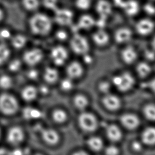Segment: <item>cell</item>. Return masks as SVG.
Here are the masks:
<instances>
[{
  "mask_svg": "<svg viewBox=\"0 0 155 155\" xmlns=\"http://www.w3.org/2000/svg\"><path fill=\"white\" fill-rule=\"evenodd\" d=\"M102 101L105 107L111 111L116 110L121 106L120 99L115 95L106 94Z\"/></svg>",
  "mask_w": 155,
  "mask_h": 155,
  "instance_id": "obj_17",
  "label": "cell"
},
{
  "mask_svg": "<svg viewBox=\"0 0 155 155\" xmlns=\"http://www.w3.org/2000/svg\"><path fill=\"white\" fill-rule=\"evenodd\" d=\"M40 92L43 94H47L48 92V89L47 87H46V86H41L40 87Z\"/></svg>",
  "mask_w": 155,
  "mask_h": 155,
  "instance_id": "obj_48",
  "label": "cell"
},
{
  "mask_svg": "<svg viewBox=\"0 0 155 155\" xmlns=\"http://www.w3.org/2000/svg\"><path fill=\"white\" fill-rule=\"evenodd\" d=\"M19 104L12 95L4 93L0 95V111L6 115L15 114L18 110Z\"/></svg>",
  "mask_w": 155,
  "mask_h": 155,
  "instance_id": "obj_2",
  "label": "cell"
},
{
  "mask_svg": "<svg viewBox=\"0 0 155 155\" xmlns=\"http://www.w3.org/2000/svg\"><path fill=\"white\" fill-rule=\"evenodd\" d=\"M21 66V61L18 59H15L11 61L9 64V69L11 71L15 72L20 69Z\"/></svg>",
  "mask_w": 155,
  "mask_h": 155,
  "instance_id": "obj_37",
  "label": "cell"
},
{
  "mask_svg": "<svg viewBox=\"0 0 155 155\" xmlns=\"http://www.w3.org/2000/svg\"><path fill=\"white\" fill-rule=\"evenodd\" d=\"M147 86L155 94V78L151 80L146 84Z\"/></svg>",
  "mask_w": 155,
  "mask_h": 155,
  "instance_id": "obj_46",
  "label": "cell"
},
{
  "mask_svg": "<svg viewBox=\"0 0 155 155\" xmlns=\"http://www.w3.org/2000/svg\"><path fill=\"white\" fill-rule=\"evenodd\" d=\"M74 87V83L72 82V79L69 78L63 79L61 83V87L62 90L68 92L71 90Z\"/></svg>",
  "mask_w": 155,
  "mask_h": 155,
  "instance_id": "obj_35",
  "label": "cell"
},
{
  "mask_svg": "<svg viewBox=\"0 0 155 155\" xmlns=\"http://www.w3.org/2000/svg\"><path fill=\"white\" fill-rule=\"evenodd\" d=\"M56 36H57V38L59 40H61V41L66 40L67 37V34L62 30H60L57 32Z\"/></svg>",
  "mask_w": 155,
  "mask_h": 155,
  "instance_id": "obj_42",
  "label": "cell"
},
{
  "mask_svg": "<svg viewBox=\"0 0 155 155\" xmlns=\"http://www.w3.org/2000/svg\"><path fill=\"white\" fill-rule=\"evenodd\" d=\"M43 3L46 8L52 10L57 8V0H43Z\"/></svg>",
  "mask_w": 155,
  "mask_h": 155,
  "instance_id": "obj_38",
  "label": "cell"
},
{
  "mask_svg": "<svg viewBox=\"0 0 155 155\" xmlns=\"http://www.w3.org/2000/svg\"><path fill=\"white\" fill-rule=\"evenodd\" d=\"M136 70L139 76L141 78L146 77L151 71L150 65L145 62L139 63L136 66Z\"/></svg>",
  "mask_w": 155,
  "mask_h": 155,
  "instance_id": "obj_28",
  "label": "cell"
},
{
  "mask_svg": "<svg viewBox=\"0 0 155 155\" xmlns=\"http://www.w3.org/2000/svg\"><path fill=\"white\" fill-rule=\"evenodd\" d=\"M67 56V51L63 47H55L50 52V57L53 63L59 66L63 65L65 63Z\"/></svg>",
  "mask_w": 155,
  "mask_h": 155,
  "instance_id": "obj_8",
  "label": "cell"
},
{
  "mask_svg": "<svg viewBox=\"0 0 155 155\" xmlns=\"http://www.w3.org/2000/svg\"><path fill=\"white\" fill-rule=\"evenodd\" d=\"M151 45H152L153 50L155 51V35L153 38L152 41H151Z\"/></svg>",
  "mask_w": 155,
  "mask_h": 155,
  "instance_id": "obj_49",
  "label": "cell"
},
{
  "mask_svg": "<svg viewBox=\"0 0 155 155\" xmlns=\"http://www.w3.org/2000/svg\"><path fill=\"white\" fill-rule=\"evenodd\" d=\"M3 16H4L3 12V11L0 9V21L2 20V19H3Z\"/></svg>",
  "mask_w": 155,
  "mask_h": 155,
  "instance_id": "obj_50",
  "label": "cell"
},
{
  "mask_svg": "<svg viewBox=\"0 0 155 155\" xmlns=\"http://www.w3.org/2000/svg\"><path fill=\"white\" fill-rule=\"evenodd\" d=\"M155 29V22L149 17H144L138 20L134 25L136 34L141 36H149Z\"/></svg>",
  "mask_w": 155,
  "mask_h": 155,
  "instance_id": "obj_4",
  "label": "cell"
},
{
  "mask_svg": "<svg viewBox=\"0 0 155 155\" xmlns=\"http://www.w3.org/2000/svg\"><path fill=\"white\" fill-rule=\"evenodd\" d=\"M32 32L38 36H44L50 31L52 22L47 16L43 14H37L32 17L29 22Z\"/></svg>",
  "mask_w": 155,
  "mask_h": 155,
  "instance_id": "obj_1",
  "label": "cell"
},
{
  "mask_svg": "<svg viewBox=\"0 0 155 155\" xmlns=\"http://www.w3.org/2000/svg\"><path fill=\"white\" fill-rule=\"evenodd\" d=\"M25 138L23 130L19 127H13L9 129L7 134V140L9 143L18 145L22 142Z\"/></svg>",
  "mask_w": 155,
  "mask_h": 155,
  "instance_id": "obj_11",
  "label": "cell"
},
{
  "mask_svg": "<svg viewBox=\"0 0 155 155\" xmlns=\"http://www.w3.org/2000/svg\"><path fill=\"white\" fill-rule=\"evenodd\" d=\"M5 153H6V150L4 149H1L0 148V155L5 154Z\"/></svg>",
  "mask_w": 155,
  "mask_h": 155,
  "instance_id": "obj_51",
  "label": "cell"
},
{
  "mask_svg": "<svg viewBox=\"0 0 155 155\" xmlns=\"http://www.w3.org/2000/svg\"><path fill=\"white\" fill-rule=\"evenodd\" d=\"M111 84L108 82H102L99 85V90L101 91V92L105 93L106 94L109 93V92L111 90Z\"/></svg>",
  "mask_w": 155,
  "mask_h": 155,
  "instance_id": "obj_40",
  "label": "cell"
},
{
  "mask_svg": "<svg viewBox=\"0 0 155 155\" xmlns=\"http://www.w3.org/2000/svg\"><path fill=\"white\" fill-rule=\"evenodd\" d=\"M0 136H1V131H0Z\"/></svg>",
  "mask_w": 155,
  "mask_h": 155,
  "instance_id": "obj_53",
  "label": "cell"
},
{
  "mask_svg": "<svg viewBox=\"0 0 155 155\" xmlns=\"http://www.w3.org/2000/svg\"><path fill=\"white\" fill-rule=\"evenodd\" d=\"M27 42V39L25 37L22 35H17L15 37H12L11 38V43L13 46L15 48L21 49L25 46Z\"/></svg>",
  "mask_w": 155,
  "mask_h": 155,
  "instance_id": "obj_30",
  "label": "cell"
},
{
  "mask_svg": "<svg viewBox=\"0 0 155 155\" xmlns=\"http://www.w3.org/2000/svg\"><path fill=\"white\" fill-rule=\"evenodd\" d=\"M10 51L8 47L4 44H0V65L3 64L8 61Z\"/></svg>",
  "mask_w": 155,
  "mask_h": 155,
  "instance_id": "obj_32",
  "label": "cell"
},
{
  "mask_svg": "<svg viewBox=\"0 0 155 155\" xmlns=\"http://www.w3.org/2000/svg\"><path fill=\"white\" fill-rule=\"evenodd\" d=\"M75 154H79V155H86L87 153H85V152H84L83 151H79V152H78V153H75Z\"/></svg>",
  "mask_w": 155,
  "mask_h": 155,
  "instance_id": "obj_52",
  "label": "cell"
},
{
  "mask_svg": "<svg viewBox=\"0 0 155 155\" xmlns=\"http://www.w3.org/2000/svg\"><path fill=\"white\" fill-rule=\"evenodd\" d=\"M27 76L31 80H35L38 77V71L35 69H31L28 72Z\"/></svg>",
  "mask_w": 155,
  "mask_h": 155,
  "instance_id": "obj_43",
  "label": "cell"
},
{
  "mask_svg": "<svg viewBox=\"0 0 155 155\" xmlns=\"http://www.w3.org/2000/svg\"><path fill=\"white\" fill-rule=\"evenodd\" d=\"M70 46L72 50L78 54H86L89 49L88 40L84 36L77 33L72 38Z\"/></svg>",
  "mask_w": 155,
  "mask_h": 155,
  "instance_id": "obj_6",
  "label": "cell"
},
{
  "mask_svg": "<svg viewBox=\"0 0 155 155\" xmlns=\"http://www.w3.org/2000/svg\"><path fill=\"white\" fill-rule=\"evenodd\" d=\"M74 15L71 11L66 8H57L55 10V19L61 25L71 24Z\"/></svg>",
  "mask_w": 155,
  "mask_h": 155,
  "instance_id": "obj_10",
  "label": "cell"
},
{
  "mask_svg": "<svg viewBox=\"0 0 155 155\" xmlns=\"http://www.w3.org/2000/svg\"><path fill=\"white\" fill-rule=\"evenodd\" d=\"M12 38L11 32L7 29H3L0 30V40L6 41Z\"/></svg>",
  "mask_w": 155,
  "mask_h": 155,
  "instance_id": "obj_39",
  "label": "cell"
},
{
  "mask_svg": "<svg viewBox=\"0 0 155 155\" xmlns=\"http://www.w3.org/2000/svg\"><path fill=\"white\" fill-rule=\"evenodd\" d=\"M121 8L126 15L130 17L136 16L141 10L140 5L136 0L124 1Z\"/></svg>",
  "mask_w": 155,
  "mask_h": 155,
  "instance_id": "obj_13",
  "label": "cell"
},
{
  "mask_svg": "<svg viewBox=\"0 0 155 155\" xmlns=\"http://www.w3.org/2000/svg\"><path fill=\"white\" fill-rule=\"evenodd\" d=\"M132 147L135 151H140L142 149L141 143L139 141H134L132 143Z\"/></svg>",
  "mask_w": 155,
  "mask_h": 155,
  "instance_id": "obj_45",
  "label": "cell"
},
{
  "mask_svg": "<svg viewBox=\"0 0 155 155\" xmlns=\"http://www.w3.org/2000/svg\"><path fill=\"white\" fill-rule=\"evenodd\" d=\"M74 104L77 109L82 110L86 109L88 106V100L84 95H76L74 98Z\"/></svg>",
  "mask_w": 155,
  "mask_h": 155,
  "instance_id": "obj_27",
  "label": "cell"
},
{
  "mask_svg": "<svg viewBox=\"0 0 155 155\" xmlns=\"http://www.w3.org/2000/svg\"><path fill=\"white\" fill-rule=\"evenodd\" d=\"M84 62L87 64H90L92 62V58L90 56V55L87 54V53L86 54H84Z\"/></svg>",
  "mask_w": 155,
  "mask_h": 155,
  "instance_id": "obj_47",
  "label": "cell"
},
{
  "mask_svg": "<svg viewBox=\"0 0 155 155\" xmlns=\"http://www.w3.org/2000/svg\"><path fill=\"white\" fill-rule=\"evenodd\" d=\"M23 4L26 8L29 10H35L39 5L38 0H23Z\"/></svg>",
  "mask_w": 155,
  "mask_h": 155,
  "instance_id": "obj_36",
  "label": "cell"
},
{
  "mask_svg": "<svg viewBox=\"0 0 155 155\" xmlns=\"http://www.w3.org/2000/svg\"><path fill=\"white\" fill-rule=\"evenodd\" d=\"M95 8L100 19L106 20L113 12V4L108 0H98L96 4Z\"/></svg>",
  "mask_w": 155,
  "mask_h": 155,
  "instance_id": "obj_7",
  "label": "cell"
},
{
  "mask_svg": "<svg viewBox=\"0 0 155 155\" xmlns=\"http://www.w3.org/2000/svg\"><path fill=\"white\" fill-rule=\"evenodd\" d=\"M68 78L71 79H76L79 78L83 73V68L81 65L77 61H73L70 63L67 68Z\"/></svg>",
  "mask_w": 155,
  "mask_h": 155,
  "instance_id": "obj_18",
  "label": "cell"
},
{
  "mask_svg": "<svg viewBox=\"0 0 155 155\" xmlns=\"http://www.w3.org/2000/svg\"><path fill=\"white\" fill-rule=\"evenodd\" d=\"M106 133L108 138L113 142L120 140L122 137V134L120 129L114 124L107 126L106 129Z\"/></svg>",
  "mask_w": 155,
  "mask_h": 155,
  "instance_id": "obj_20",
  "label": "cell"
},
{
  "mask_svg": "<svg viewBox=\"0 0 155 155\" xmlns=\"http://www.w3.org/2000/svg\"><path fill=\"white\" fill-rule=\"evenodd\" d=\"M91 0H76V5L81 10H87L91 5Z\"/></svg>",
  "mask_w": 155,
  "mask_h": 155,
  "instance_id": "obj_34",
  "label": "cell"
},
{
  "mask_svg": "<svg viewBox=\"0 0 155 155\" xmlns=\"http://www.w3.org/2000/svg\"><path fill=\"white\" fill-rule=\"evenodd\" d=\"M143 114L145 117L150 121H155V105L149 104L143 108Z\"/></svg>",
  "mask_w": 155,
  "mask_h": 155,
  "instance_id": "obj_31",
  "label": "cell"
},
{
  "mask_svg": "<svg viewBox=\"0 0 155 155\" xmlns=\"http://www.w3.org/2000/svg\"><path fill=\"white\" fill-rule=\"evenodd\" d=\"M146 57L148 59L153 61L155 59V52L153 51H148L146 52Z\"/></svg>",
  "mask_w": 155,
  "mask_h": 155,
  "instance_id": "obj_44",
  "label": "cell"
},
{
  "mask_svg": "<svg viewBox=\"0 0 155 155\" xmlns=\"http://www.w3.org/2000/svg\"><path fill=\"white\" fill-rule=\"evenodd\" d=\"M120 121L125 128L130 130L137 128L140 124L139 117L134 114L131 113H126L122 115Z\"/></svg>",
  "mask_w": 155,
  "mask_h": 155,
  "instance_id": "obj_14",
  "label": "cell"
},
{
  "mask_svg": "<svg viewBox=\"0 0 155 155\" xmlns=\"http://www.w3.org/2000/svg\"><path fill=\"white\" fill-rule=\"evenodd\" d=\"M52 117L54 121L57 123H63L67 120V115L65 111L62 109H57L53 111Z\"/></svg>",
  "mask_w": 155,
  "mask_h": 155,
  "instance_id": "obj_29",
  "label": "cell"
},
{
  "mask_svg": "<svg viewBox=\"0 0 155 155\" xmlns=\"http://www.w3.org/2000/svg\"><path fill=\"white\" fill-rule=\"evenodd\" d=\"M133 31L128 27L117 28L114 34L115 41L118 44H124L129 41L132 38Z\"/></svg>",
  "mask_w": 155,
  "mask_h": 155,
  "instance_id": "obj_12",
  "label": "cell"
},
{
  "mask_svg": "<svg viewBox=\"0 0 155 155\" xmlns=\"http://www.w3.org/2000/svg\"><path fill=\"white\" fill-rule=\"evenodd\" d=\"M59 76L58 71L53 67H47L44 71V79L46 82L50 84L57 82L59 78Z\"/></svg>",
  "mask_w": 155,
  "mask_h": 155,
  "instance_id": "obj_24",
  "label": "cell"
},
{
  "mask_svg": "<svg viewBox=\"0 0 155 155\" xmlns=\"http://www.w3.org/2000/svg\"><path fill=\"white\" fill-rule=\"evenodd\" d=\"M78 122L82 130L87 132H92L98 127L96 117L89 112H83L78 117Z\"/></svg>",
  "mask_w": 155,
  "mask_h": 155,
  "instance_id": "obj_5",
  "label": "cell"
},
{
  "mask_svg": "<svg viewBox=\"0 0 155 155\" xmlns=\"http://www.w3.org/2000/svg\"><path fill=\"white\" fill-rule=\"evenodd\" d=\"M42 138L49 145H56L60 140V136L56 130L50 128L42 129Z\"/></svg>",
  "mask_w": 155,
  "mask_h": 155,
  "instance_id": "obj_15",
  "label": "cell"
},
{
  "mask_svg": "<svg viewBox=\"0 0 155 155\" xmlns=\"http://www.w3.org/2000/svg\"><path fill=\"white\" fill-rule=\"evenodd\" d=\"M23 115L26 119H36L42 117V113L38 109L28 107L23 110Z\"/></svg>",
  "mask_w": 155,
  "mask_h": 155,
  "instance_id": "obj_25",
  "label": "cell"
},
{
  "mask_svg": "<svg viewBox=\"0 0 155 155\" xmlns=\"http://www.w3.org/2000/svg\"><path fill=\"white\" fill-rule=\"evenodd\" d=\"M12 85V80L10 76L4 75L0 77V87L1 88L4 90H8L11 88Z\"/></svg>",
  "mask_w": 155,
  "mask_h": 155,
  "instance_id": "obj_33",
  "label": "cell"
},
{
  "mask_svg": "<svg viewBox=\"0 0 155 155\" xmlns=\"http://www.w3.org/2000/svg\"><path fill=\"white\" fill-rule=\"evenodd\" d=\"M94 42L98 46H103L107 44L110 39L109 34L103 28H99L95 31L92 36Z\"/></svg>",
  "mask_w": 155,
  "mask_h": 155,
  "instance_id": "obj_16",
  "label": "cell"
},
{
  "mask_svg": "<svg viewBox=\"0 0 155 155\" xmlns=\"http://www.w3.org/2000/svg\"><path fill=\"white\" fill-rule=\"evenodd\" d=\"M135 81L131 74L126 72L119 75L114 76L112 83L118 90L126 92L130 90L134 85Z\"/></svg>",
  "mask_w": 155,
  "mask_h": 155,
  "instance_id": "obj_3",
  "label": "cell"
},
{
  "mask_svg": "<svg viewBox=\"0 0 155 155\" xmlns=\"http://www.w3.org/2000/svg\"><path fill=\"white\" fill-rule=\"evenodd\" d=\"M141 139L143 143H145L146 145H155V127H150L145 129L141 134Z\"/></svg>",
  "mask_w": 155,
  "mask_h": 155,
  "instance_id": "obj_22",
  "label": "cell"
},
{
  "mask_svg": "<svg viewBox=\"0 0 155 155\" xmlns=\"http://www.w3.org/2000/svg\"><path fill=\"white\" fill-rule=\"evenodd\" d=\"M105 153L108 155H116L119 153V149L115 146H110L105 149Z\"/></svg>",
  "mask_w": 155,
  "mask_h": 155,
  "instance_id": "obj_41",
  "label": "cell"
},
{
  "mask_svg": "<svg viewBox=\"0 0 155 155\" xmlns=\"http://www.w3.org/2000/svg\"><path fill=\"white\" fill-rule=\"evenodd\" d=\"M43 54L39 49H32L27 51L23 55V60L27 65L34 66L37 65L43 59Z\"/></svg>",
  "mask_w": 155,
  "mask_h": 155,
  "instance_id": "obj_9",
  "label": "cell"
},
{
  "mask_svg": "<svg viewBox=\"0 0 155 155\" xmlns=\"http://www.w3.org/2000/svg\"><path fill=\"white\" fill-rule=\"evenodd\" d=\"M96 24V20L89 15H84L80 18L77 23L78 27L80 29H89Z\"/></svg>",
  "mask_w": 155,
  "mask_h": 155,
  "instance_id": "obj_19",
  "label": "cell"
},
{
  "mask_svg": "<svg viewBox=\"0 0 155 155\" xmlns=\"http://www.w3.org/2000/svg\"><path fill=\"white\" fill-rule=\"evenodd\" d=\"M38 94L37 88L33 86H26L21 92V96L24 100L30 102L36 99Z\"/></svg>",
  "mask_w": 155,
  "mask_h": 155,
  "instance_id": "obj_23",
  "label": "cell"
},
{
  "mask_svg": "<svg viewBox=\"0 0 155 155\" xmlns=\"http://www.w3.org/2000/svg\"><path fill=\"white\" fill-rule=\"evenodd\" d=\"M123 61L128 64L134 63L137 57L136 51L131 46H128L124 49L121 53Z\"/></svg>",
  "mask_w": 155,
  "mask_h": 155,
  "instance_id": "obj_21",
  "label": "cell"
},
{
  "mask_svg": "<svg viewBox=\"0 0 155 155\" xmlns=\"http://www.w3.org/2000/svg\"><path fill=\"white\" fill-rule=\"evenodd\" d=\"M87 144L90 149L95 151H98L103 147V140L98 137H92L88 139Z\"/></svg>",
  "mask_w": 155,
  "mask_h": 155,
  "instance_id": "obj_26",
  "label": "cell"
}]
</instances>
